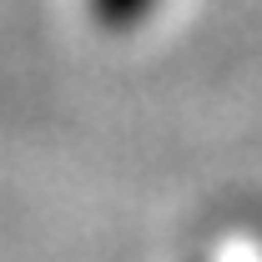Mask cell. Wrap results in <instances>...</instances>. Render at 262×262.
Masks as SVG:
<instances>
[{"mask_svg": "<svg viewBox=\"0 0 262 262\" xmlns=\"http://www.w3.org/2000/svg\"><path fill=\"white\" fill-rule=\"evenodd\" d=\"M86 5H91V20L101 31H136L157 10V0H86Z\"/></svg>", "mask_w": 262, "mask_h": 262, "instance_id": "cell-1", "label": "cell"}]
</instances>
